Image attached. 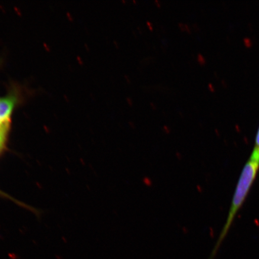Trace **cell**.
<instances>
[{
    "label": "cell",
    "instance_id": "1",
    "mask_svg": "<svg viewBox=\"0 0 259 259\" xmlns=\"http://www.w3.org/2000/svg\"><path fill=\"white\" fill-rule=\"evenodd\" d=\"M259 171V151L252 150L250 157L242 168L233 196L228 218L208 259H214L239 210L241 209L254 183Z\"/></svg>",
    "mask_w": 259,
    "mask_h": 259
},
{
    "label": "cell",
    "instance_id": "2",
    "mask_svg": "<svg viewBox=\"0 0 259 259\" xmlns=\"http://www.w3.org/2000/svg\"><path fill=\"white\" fill-rule=\"evenodd\" d=\"M16 102L15 96L0 98V121L10 119V116L15 108Z\"/></svg>",
    "mask_w": 259,
    "mask_h": 259
},
{
    "label": "cell",
    "instance_id": "3",
    "mask_svg": "<svg viewBox=\"0 0 259 259\" xmlns=\"http://www.w3.org/2000/svg\"><path fill=\"white\" fill-rule=\"evenodd\" d=\"M10 128V119L0 121V151L4 147Z\"/></svg>",
    "mask_w": 259,
    "mask_h": 259
},
{
    "label": "cell",
    "instance_id": "4",
    "mask_svg": "<svg viewBox=\"0 0 259 259\" xmlns=\"http://www.w3.org/2000/svg\"><path fill=\"white\" fill-rule=\"evenodd\" d=\"M253 149L259 151V125L257 128L256 134H255Z\"/></svg>",
    "mask_w": 259,
    "mask_h": 259
}]
</instances>
